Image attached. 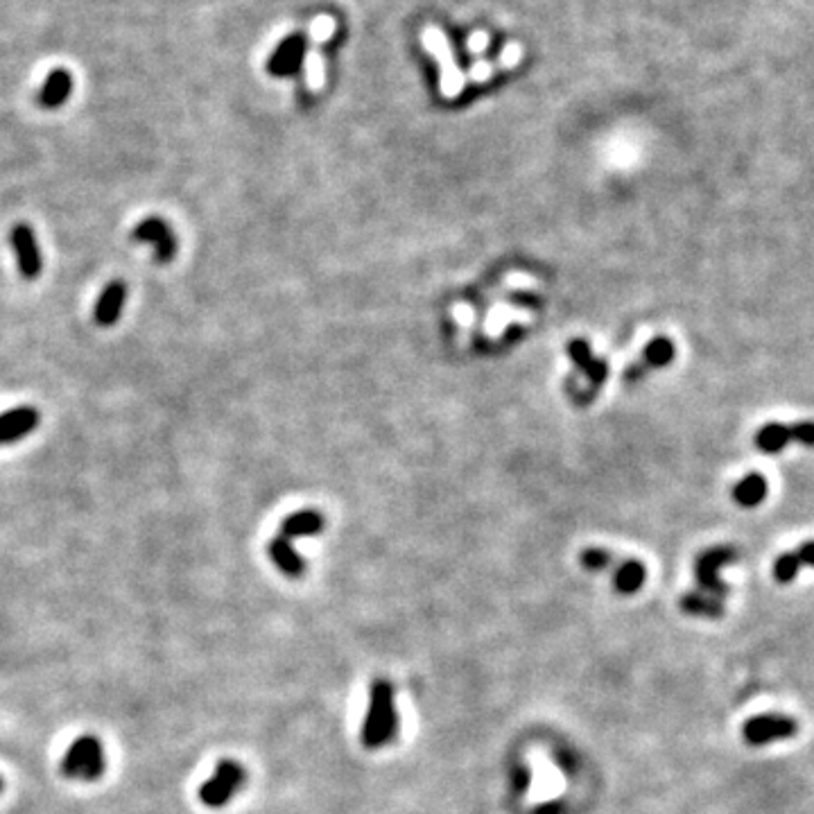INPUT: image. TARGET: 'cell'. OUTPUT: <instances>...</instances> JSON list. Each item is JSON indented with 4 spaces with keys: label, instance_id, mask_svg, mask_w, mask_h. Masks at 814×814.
Listing matches in <instances>:
<instances>
[{
    "label": "cell",
    "instance_id": "ac0fdd59",
    "mask_svg": "<svg viewBox=\"0 0 814 814\" xmlns=\"http://www.w3.org/2000/svg\"><path fill=\"white\" fill-rule=\"evenodd\" d=\"M645 577L647 573L643 564H638V561H625V564H620L616 573H613V586H616L618 593L631 595L643 588Z\"/></svg>",
    "mask_w": 814,
    "mask_h": 814
},
{
    "label": "cell",
    "instance_id": "cb8c5ba5",
    "mask_svg": "<svg viewBox=\"0 0 814 814\" xmlns=\"http://www.w3.org/2000/svg\"><path fill=\"white\" fill-rule=\"evenodd\" d=\"M493 71H496V66H493L491 62H487V59H478V62L471 66V71L466 73V80L473 82V84H484V82L491 80Z\"/></svg>",
    "mask_w": 814,
    "mask_h": 814
},
{
    "label": "cell",
    "instance_id": "8992f818",
    "mask_svg": "<svg viewBox=\"0 0 814 814\" xmlns=\"http://www.w3.org/2000/svg\"><path fill=\"white\" fill-rule=\"evenodd\" d=\"M796 441L803 446H814V423L801 421L794 426H785V423H767L765 428L758 430L756 446L758 450L767 455H776L781 450Z\"/></svg>",
    "mask_w": 814,
    "mask_h": 814
},
{
    "label": "cell",
    "instance_id": "484cf974",
    "mask_svg": "<svg viewBox=\"0 0 814 814\" xmlns=\"http://www.w3.org/2000/svg\"><path fill=\"white\" fill-rule=\"evenodd\" d=\"M514 787L518 792H525L527 787H530V772H527L525 767L514 769Z\"/></svg>",
    "mask_w": 814,
    "mask_h": 814
},
{
    "label": "cell",
    "instance_id": "3957f363",
    "mask_svg": "<svg viewBox=\"0 0 814 814\" xmlns=\"http://www.w3.org/2000/svg\"><path fill=\"white\" fill-rule=\"evenodd\" d=\"M105 767V749L95 735H80L62 758V774L71 781H98L105 774Z\"/></svg>",
    "mask_w": 814,
    "mask_h": 814
},
{
    "label": "cell",
    "instance_id": "7c38bea8",
    "mask_svg": "<svg viewBox=\"0 0 814 814\" xmlns=\"http://www.w3.org/2000/svg\"><path fill=\"white\" fill-rule=\"evenodd\" d=\"M73 75L66 71V68H53L50 75L43 82L39 91V105L43 109H57L62 107L64 102L71 98L73 93Z\"/></svg>",
    "mask_w": 814,
    "mask_h": 814
},
{
    "label": "cell",
    "instance_id": "277c9868",
    "mask_svg": "<svg viewBox=\"0 0 814 814\" xmlns=\"http://www.w3.org/2000/svg\"><path fill=\"white\" fill-rule=\"evenodd\" d=\"M245 781H247L245 767L236 760L224 758L222 762H218V767H215L209 781L199 787V801H202L206 808H224V805L242 790Z\"/></svg>",
    "mask_w": 814,
    "mask_h": 814
},
{
    "label": "cell",
    "instance_id": "d4e9b609",
    "mask_svg": "<svg viewBox=\"0 0 814 814\" xmlns=\"http://www.w3.org/2000/svg\"><path fill=\"white\" fill-rule=\"evenodd\" d=\"M491 37L484 30H475L469 34V39H466V50H469L471 55H484V50L489 48Z\"/></svg>",
    "mask_w": 814,
    "mask_h": 814
},
{
    "label": "cell",
    "instance_id": "44dd1931",
    "mask_svg": "<svg viewBox=\"0 0 814 814\" xmlns=\"http://www.w3.org/2000/svg\"><path fill=\"white\" fill-rule=\"evenodd\" d=\"M582 566L586 568V570H593V573H600V570H606L611 566V554L606 552V550H600V548H588V550H584L582 552Z\"/></svg>",
    "mask_w": 814,
    "mask_h": 814
},
{
    "label": "cell",
    "instance_id": "9a60e30c",
    "mask_svg": "<svg viewBox=\"0 0 814 814\" xmlns=\"http://www.w3.org/2000/svg\"><path fill=\"white\" fill-rule=\"evenodd\" d=\"M681 611L695 618L717 620L724 616V602L706 593H686L681 597Z\"/></svg>",
    "mask_w": 814,
    "mask_h": 814
},
{
    "label": "cell",
    "instance_id": "ba28073f",
    "mask_svg": "<svg viewBox=\"0 0 814 814\" xmlns=\"http://www.w3.org/2000/svg\"><path fill=\"white\" fill-rule=\"evenodd\" d=\"M134 242H150L154 245V258L157 263H170L172 258L177 256V238L175 231L170 229V224L159 218V215H150L136 224V229L132 231Z\"/></svg>",
    "mask_w": 814,
    "mask_h": 814
},
{
    "label": "cell",
    "instance_id": "5bb4252c",
    "mask_svg": "<svg viewBox=\"0 0 814 814\" xmlns=\"http://www.w3.org/2000/svg\"><path fill=\"white\" fill-rule=\"evenodd\" d=\"M267 552H270L274 566L279 568L283 575L301 577L303 570H306L303 559L299 557L297 550L292 548V541L283 539V536H276V539H272L270 545H267Z\"/></svg>",
    "mask_w": 814,
    "mask_h": 814
},
{
    "label": "cell",
    "instance_id": "8fae6325",
    "mask_svg": "<svg viewBox=\"0 0 814 814\" xmlns=\"http://www.w3.org/2000/svg\"><path fill=\"white\" fill-rule=\"evenodd\" d=\"M127 301V285L123 281H111L105 285V290L95 301L93 308V319L95 324L102 328L114 326L120 315H123V306Z\"/></svg>",
    "mask_w": 814,
    "mask_h": 814
},
{
    "label": "cell",
    "instance_id": "4316f807",
    "mask_svg": "<svg viewBox=\"0 0 814 814\" xmlns=\"http://www.w3.org/2000/svg\"><path fill=\"white\" fill-rule=\"evenodd\" d=\"M564 812V803L561 801H552V803H543L539 808L534 810V814H561Z\"/></svg>",
    "mask_w": 814,
    "mask_h": 814
},
{
    "label": "cell",
    "instance_id": "603a6c76",
    "mask_svg": "<svg viewBox=\"0 0 814 814\" xmlns=\"http://www.w3.org/2000/svg\"><path fill=\"white\" fill-rule=\"evenodd\" d=\"M521 59H523V48H521V43L512 41V43H507V46L500 50V55H498V66L502 68V71H512V68H516L518 64H521Z\"/></svg>",
    "mask_w": 814,
    "mask_h": 814
},
{
    "label": "cell",
    "instance_id": "2e32d148",
    "mask_svg": "<svg viewBox=\"0 0 814 814\" xmlns=\"http://www.w3.org/2000/svg\"><path fill=\"white\" fill-rule=\"evenodd\" d=\"M324 530V521L317 512H299L292 514L283 521L281 525V536L283 539H299V536H313Z\"/></svg>",
    "mask_w": 814,
    "mask_h": 814
},
{
    "label": "cell",
    "instance_id": "e0dca14e",
    "mask_svg": "<svg viewBox=\"0 0 814 814\" xmlns=\"http://www.w3.org/2000/svg\"><path fill=\"white\" fill-rule=\"evenodd\" d=\"M767 498V480L758 473H751L747 478L740 480L733 489V500L740 507H756Z\"/></svg>",
    "mask_w": 814,
    "mask_h": 814
},
{
    "label": "cell",
    "instance_id": "ffe728a7",
    "mask_svg": "<svg viewBox=\"0 0 814 814\" xmlns=\"http://www.w3.org/2000/svg\"><path fill=\"white\" fill-rule=\"evenodd\" d=\"M674 358V344L665 337H656L647 344L645 349V362L649 367H665L670 365V360Z\"/></svg>",
    "mask_w": 814,
    "mask_h": 814
},
{
    "label": "cell",
    "instance_id": "7a4b0ae2",
    "mask_svg": "<svg viewBox=\"0 0 814 814\" xmlns=\"http://www.w3.org/2000/svg\"><path fill=\"white\" fill-rule=\"evenodd\" d=\"M421 43L423 48L428 50L432 59L439 62V91L446 100L457 98L464 91L466 84V73L460 68L455 59L453 48H450V41L446 37V32L437 28V25H426L421 32Z\"/></svg>",
    "mask_w": 814,
    "mask_h": 814
},
{
    "label": "cell",
    "instance_id": "83f0119b",
    "mask_svg": "<svg viewBox=\"0 0 814 814\" xmlns=\"http://www.w3.org/2000/svg\"><path fill=\"white\" fill-rule=\"evenodd\" d=\"M3 787H5V783H3V776H0V792H3Z\"/></svg>",
    "mask_w": 814,
    "mask_h": 814
},
{
    "label": "cell",
    "instance_id": "4fadbf2b",
    "mask_svg": "<svg viewBox=\"0 0 814 814\" xmlns=\"http://www.w3.org/2000/svg\"><path fill=\"white\" fill-rule=\"evenodd\" d=\"M805 566L814 568V541H805L801 548L781 554L774 564V579L781 584H790Z\"/></svg>",
    "mask_w": 814,
    "mask_h": 814
},
{
    "label": "cell",
    "instance_id": "6da1fadb",
    "mask_svg": "<svg viewBox=\"0 0 814 814\" xmlns=\"http://www.w3.org/2000/svg\"><path fill=\"white\" fill-rule=\"evenodd\" d=\"M398 733V713L394 706V688L385 679L374 681L369 695V710L362 724V744L367 749H380L392 742Z\"/></svg>",
    "mask_w": 814,
    "mask_h": 814
},
{
    "label": "cell",
    "instance_id": "7402d4cb",
    "mask_svg": "<svg viewBox=\"0 0 814 814\" xmlns=\"http://www.w3.org/2000/svg\"><path fill=\"white\" fill-rule=\"evenodd\" d=\"M335 28L337 25H335L333 16H326V14L317 16V19L310 23V39H313L315 43H326L335 34Z\"/></svg>",
    "mask_w": 814,
    "mask_h": 814
},
{
    "label": "cell",
    "instance_id": "30bf717a",
    "mask_svg": "<svg viewBox=\"0 0 814 814\" xmlns=\"http://www.w3.org/2000/svg\"><path fill=\"white\" fill-rule=\"evenodd\" d=\"M41 423V412L30 405L14 407L0 414V446L14 444L23 437H28L32 430H37Z\"/></svg>",
    "mask_w": 814,
    "mask_h": 814
},
{
    "label": "cell",
    "instance_id": "5b68a950",
    "mask_svg": "<svg viewBox=\"0 0 814 814\" xmlns=\"http://www.w3.org/2000/svg\"><path fill=\"white\" fill-rule=\"evenodd\" d=\"M735 559H738V552L731 545H715V548L701 552L695 564V575L701 586V593L724 600L729 595V586L720 579V568L733 564Z\"/></svg>",
    "mask_w": 814,
    "mask_h": 814
},
{
    "label": "cell",
    "instance_id": "52a82bcc",
    "mask_svg": "<svg viewBox=\"0 0 814 814\" xmlns=\"http://www.w3.org/2000/svg\"><path fill=\"white\" fill-rule=\"evenodd\" d=\"M799 733V722L787 715H756L742 726V738L751 747H762V744L794 738Z\"/></svg>",
    "mask_w": 814,
    "mask_h": 814
},
{
    "label": "cell",
    "instance_id": "d6986e66",
    "mask_svg": "<svg viewBox=\"0 0 814 814\" xmlns=\"http://www.w3.org/2000/svg\"><path fill=\"white\" fill-rule=\"evenodd\" d=\"M303 71H306V82L310 89H322L326 82V62L317 50H308L303 53Z\"/></svg>",
    "mask_w": 814,
    "mask_h": 814
},
{
    "label": "cell",
    "instance_id": "9c48e42d",
    "mask_svg": "<svg viewBox=\"0 0 814 814\" xmlns=\"http://www.w3.org/2000/svg\"><path fill=\"white\" fill-rule=\"evenodd\" d=\"M10 242L16 254V263H19V272L25 281H37L43 270L41 247L37 242V233L32 231L30 224H16L10 231Z\"/></svg>",
    "mask_w": 814,
    "mask_h": 814
}]
</instances>
